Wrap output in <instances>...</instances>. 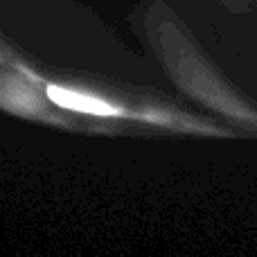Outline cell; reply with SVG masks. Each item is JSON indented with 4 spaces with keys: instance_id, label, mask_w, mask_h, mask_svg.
<instances>
[{
    "instance_id": "obj_1",
    "label": "cell",
    "mask_w": 257,
    "mask_h": 257,
    "mask_svg": "<svg viewBox=\"0 0 257 257\" xmlns=\"http://www.w3.org/2000/svg\"><path fill=\"white\" fill-rule=\"evenodd\" d=\"M0 52L16 68H21L25 75H30L59 108L84 120L86 124L95 128V133L115 136V133L133 131H156L194 138L241 136L235 126L219 120L217 115L187 111L178 104L154 99L147 95L126 93L124 88H115V86L48 75L25 59L5 52L3 48Z\"/></svg>"
},
{
    "instance_id": "obj_2",
    "label": "cell",
    "mask_w": 257,
    "mask_h": 257,
    "mask_svg": "<svg viewBox=\"0 0 257 257\" xmlns=\"http://www.w3.org/2000/svg\"><path fill=\"white\" fill-rule=\"evenodd\" d=\"M149 39L160 52L172 81L185 90L208 113L228 122L239 133H257V102L248 97L235 81L203 52L196 39L183 30L181 21L167 9V18L158 16V9L147 16Z\"/></svg>"
},
{
    "instance_id": "obj_3",
    "label": "cell",
    "mask_w": 257,
    "mask_h": 257,
    "mask_svg": "<svg viewBox=\"0 0 257 257\" xmlns=\"http://www.w3.org/2000/svg\"><path fill=\"white\" fill-rule=\"evenodd\" d=\"M214 32L217 48L230 54L235 72L248 77V95L257 102V0H187Z\"/></svg>"
},
{
    "instance_id": "obj_4",
    "label": "cell",
    "mask_w": 257,
    "mask_h": 257,
    "mask_svg": "<svg viewBox=\"0 0 257 257\" xmlns=\"http://www.w3.org/2000/svg\"><path fill=\"white\" fill-rule=\"evenodd\" d=\"M0 111L32 124L72 133H95L84 120L59 108L30 75L16 68L0 52Z\"/></svg>"
}]
</instances>
